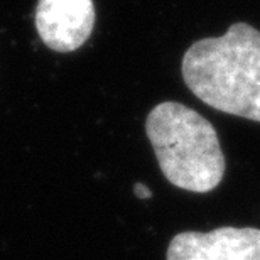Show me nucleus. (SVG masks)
<instances>
[{
    "label": "nucleus",
    "instance_id": "nucleus-1",
    "mask_svg": "<svg viewBox=\"0 0 260 260\" xmlns=\"http://www.w3.org/2000/svg\"><path fill=\"white\" fill-rule=\"evenodd\" d=\"M183 78L215 110L260 122V30L235 22L220 38L200 39L186 51Z\"/></svg>",
    "mask_w": 260,
    "mask_h": 260
},
{
    "label": "nucleus",
    "instance_id": "nucleus-2",
    "mask_svg": "<svg viewBox=\"0 0 260 260\" xmlns=\"http://www.w3.org/2000/svg\"><path fill=\"white\" fill-rule=\"evenodd\" d=\"M145 130L160 171L176 188L210 193L221 183L226 160L218 134L196 110L176 102L159 103Z\"/></svg>",
    "mask_w": 260,
    "mask_h": 260
},
{
    "label": "nucleus",
    "instance_id": "nucleus-3",
    "mask_svg": "<svg viewBox=\"0 0 260 260\" xmlns=\"http://www.w3.org/2000/svg\"><path fill=\"white\" fill-rule=\"evenodd\" d=\"M168 260H260V230L221 226L183 232L171 240Z\"/></svg>",
    "mask_w": 260,
    "mask_h": 260
},
{
    "label": "nucleus",
    "instance_id": "nucleus-4",
    "mask_svg": "<svg viewBox=\"0 0 260 260\" xmlns=\"http://www.w3.org/2000/svg\"><path fill=\"white\" fill-rule=\"evenodd\" d=\"M95 25L93 0H39L36 27L49 49L71 53L81 48Z\"/></svg>",
    "mask_w": 260,
    "mask_h": 260
},
{
    "label": "nucleus",
    "instance_id": "nucleus-5",
    "mask_svg": "<svg viewBox=\"0 0 260 260\" xmlns=\"http://www.w3.org/2000/svg\"><path fill=\"white\" fill-rule=\"evenodd\" d=\"M134 193L137 198H140V200H147V198L152 196V193H150V189L147 188V186H144V184H135V188H134Z\"/></svg>",
    "mask_w": 260,
    "mask_h": 260
}]
</instances>
